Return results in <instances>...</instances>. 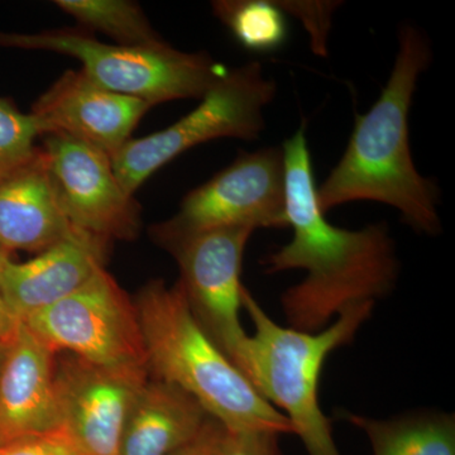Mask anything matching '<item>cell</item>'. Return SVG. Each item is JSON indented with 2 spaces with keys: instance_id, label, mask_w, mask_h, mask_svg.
Listing matches in <instances>:
<instances>
[{
  "instance_id": "6da1fadb",
  "label": "cell",
  "mask_w": 455,
  "mask_h": 455,
  "mask_svg": "<svg viewBox=\"0 0 455 455\" xmlns=\"http://www.w3.org/2000/svg\"><path fill=\"white\" fill-rule=\"evenodd\" d=\"M305 123L283 146L287 226L292 239L260 260L266 274L302 269L307 276L281 295L287 324L316 333L334 316L376 302L395 289L400 262L390 229L383 223L362 229L335 227L317 204Z\"/></svg>"
},
{
  "instance_id": "7a4b0ae2",
  "label": "cell",
  "mask_w": 455,
  "mask_h": 455,
  "mask_svg": "<svg viewBox=\"0 0 455 455\" xmlns=\"http://www.w3.org/2000/svg\"><path fill=\"white\" fill-rule=\"evenodd\" d=\"M397 40L390 77L372 108L355 118L346 152L316 188L317 204L324 214L348 203L386 204L412 229L436 235L442 230L439 188L416 169L409 142L412 99L433 50L416 26H401Z\"/></svg>"
},
{
  "instance_id": "3957f363",
  "label": "cell",
  "mask_w": 455,
  "mask_h": 455,
  "mask_svg": "<svg viewBox=\"0 0 455 455\" xmlns=\"http://www.w3.org/2000/svg\"><path fill=\"white\" fill-rule=\"evenodd\" d=\"M134 304L147 366L156 379L196 398L227 430L293 434L286 416L260 396L204 331L179 281L172 286L163 280L151 281Z\"/></svg>"
},
{
  "instance_id": "277c9868",
  "label": "cell",
  "mask_w": 455,
  "mask_h": 455,
  "mask_svg": "<svg viewBox=\"0 0 455 455\" xmlns=\"http://www.w3.org/2000/svg\"><path fill=\"white\" fill-rule=\"evenodd\" d=\"M242 304L254 333L248 335L236 355V368L260 396L286 416L307 455H341L331 420L320 407V374L329 355L355 339L370 319L374 302L344 310L316 333L277 324L245 287Z\"/></svg>"
},
{
  "instance_id": "5b68a950",
  "label": "cell",
  "mask_w": 455,
  "mask_h": 455,
  "mask_svg": "<svg viewBox=\"0 0 455 455\" xmlns=\"http://www.w3.org/2000/svg\"><path fill=\"white\" fill-rule=\"evenodd\" d=\"M0 46L75 57L92 83L152 107L179 99H202L228 71L208 53L182 52L166 42L154 46L108 44L74 29L0 33Z\"/></svg>"
},
{
  "instance_id": "8992f818",
  "label": "cell",
  "mask_w": 455,
  "mask_h": 455,
  "mask_svg": "<svg viewBox=\"0 0 455 455\" xmlns=\"http://www.w3.org/2000/svg\"><path fill=\"white\" fill-rule=\"evenodd\" d=\"M276 92V83L266 76L260 62L230 68L193 112L164 131L128 140L110 158L114 175L125 193L134 196L152 173L193 147L220 139H259L266 107Z\"/></svg>"
},
{
  "instance_id": "52a82bcc",
  "label": "cell",
  "mask_w": 455,
  "mask_h": 455,
  "mask_svg": "<svg viewBox=\"0 0 455 455\" xmlns=\"http://www.w3.org/2000/svg\"><path fill=\"white\" fill-rule=\"evenodd\" d=\"M22 323L55 355L66 352L103 367L148 370L136 304L106 268Z\"/></svg>"
},
{
  "instance_id": "ba28073f",
  "label": "cell",
  "mask_w": 455,
  "mask_h": 455,
  "mask_svg": "<svg viewBox=\"0 0 455 455\" xmlns=\"http://www.w3.org/2000/svg\"><path fill=\"white\" fill-rule=\"evenodd\" d=\"M229 227L287 228L283 147L238 158L185 196L175 217L152 228L164 248L185 236Z\"/></svg>"
},
{
  "instance_id": "9c48e42d",
  "label": "cell",
  "mask_w": 455,
  "mask_h": 455,
  "mask_svg": "<svg viewBox=\"0 0 455 455\" xmlns=\"http://www.w3.org/2000/svg\"><path fill=\"white\" fill-rule=\"evenodd\" d=\"M254 229L229 227L185 236L167 245L178 260L188 305L197 322L235 363L248 334L241 323L242 262Z\"/></svg>"
},
{
  "instance_id": "30bf717a",
  "label": "cell",
  "mask_w": 455,
  "mask_h": 455,
  "mask_svg": "<svg viewBox=\"0 0 455 455\" xmlns=\"http://www.w3.org/2000/svg\"><path fill=\"white\" fill-rule=\"evenodd\" d=\"M42 148L57 200L75 230L107 243L136 238L140 206L114 175L109 156L65 134H49Z\"/></svg>"
},
{
  "instance_id": "8fae6325",
  "label": "cell",
  "mask_w": 455,
  "mask_h": 455,
  "mask_svg": "<svg viewBox=\"0 0 455 455\" xmlns=\"http://www.w3.org/2000/svg\"><path fill=\"white\" fill-rule=\"evenodd\" d=\"M147 368H113L73 355L56 359L60 420L84 455H119L125 423L148 381Z\"/></svg>"
},
{
  "instance_id": "7c38bea8",
  "label": "cell",
  "mask_w": 455,
  "mask_h": 455,
  "mask_svg": "<svg viewBox=\"0 0 455 455\" xmlns=\"http://www.w3.org/2000/svg\"><path fill=\"white\" fill-rule=\"evenodd\" d=\"M151 104L101 88L83 71H66L33 104L49 134H65L112 156L128 140Z\"/></svg>"
},
{
  "instance_id": "4fadbf2b",
  "label": "cell",
  "mask_w": 455,
  "mask_h": 455,
  "mask_svg": "<svg viewBox=\"0 0 455 455\" xmlns=\"http://www.w3.org/2000/svg\"><path fill=\"white\" fill-rule=\"evenodd\" d=\"M107 242L76 232L37 257L0 262V296L20 322L61 301L104 268Z\"/></svg>"
},
{
  "instance_id": "5bb4252c",
  "label": "cell",
  "mask_w": 455,
  "mask_h": 455,
  "mask_svg": "<svg viewBox=\"0 0 455 455\" xmlns=\"http://www.w3.org/2000/svg\"><path fill=\"white\" fill-rule=\"evenodd\" d=\"M57 427L56 355L20 322L0 368V444Z\"/></svg>"
},
{
  "instance_id": "9a60e30c",
  "label": "cell",
  "mask_w": 455,
  "mask_h": 455,
  "mask_svg": "<svg viewBox=\"0 0 455 455\" xmlns=\"http://www.w3.org/2000/svg\"><path fill=\"white\" fill-rule=\"evenodd\" d=\"M75 230L57 200L44 148L0 184V245L7 252L41 253Z\"/></svg>"
},
{
  "instance_id": "2e32d148",
  "label": "cell",
  "mask_w": 455,
  "mask_h": 455,
  "mask_svg": "<svg viewBox=\"0 0 455 455\" xmlns=\"http://www.w3.org/2000/svg\"><path fill=\"white\" fill-rule=\"evenodd\" d=\"M209 418L187 392L148 379L132 406L119 455L173 454L196 438Z\"/></svg>"
},
{
  "instance_id": "e0dca14e",
  "label": "cell",
  "mask_w": 455,
  "mask_h": 455,
  "mask_svg": "<svg viewBox=\"0 0 455 455\" xmlns=\"http://www.w3.org/2000/svg\"><path fill=\"white\" fill-rule=\"evenodd\" d=\"M363 431L373 455H455V421L451 414L423 412L391 420L343 412Z\"/></svg>"
},
{
  "instance_id": "ac0fdd59",
  "label": "cell",
  "mask_w": 455,
  "mask_h": 455,
  "mask_svg": "<svg viewBox=\"0 0 455 455\" xmlns=\"http://www.w3.org/2000/svg\"><path fill=\"white\" fill-rule=\"evenodd\" d=\"M55 4L80 25L106 33L122 46H154L164 42L137 3L127 0H57Z\"/></svg>"
},
{
  "instance_id": "d6986e66",
  "label": "cell",
  "mask_w": 455,
  "mask_h": 455,
  "mask_svg": "<svg viewBox=\"0 0 455 455\" xmlns=\"http://www.w3.org/2000/svg\"><path fill=\"white\" fill-rule=\"evenodd\" d=\"M212 11L244 49L271 52L286 42V14L276 2L220 0L212 3Z\"/></svg>"
},
{
  "instance_id": "ffe728a7",
  "label": "cell",
  "mask_w": 455,
  "mask_h": 455,
  "mask_svg": "<svg viewBox=\"0 0 455 455\" xmlns=\"http://www.w3.org/2000/svg\"><path fill=\"white\" fill-rule=\"evenodd\" d=\"M41 136H47L44 123L0 98V184L37 156L41 147L36 146V140Z\"/></svg>"
},
{
  "instance_id": "44dd1931",
  "label": "cell",
  "mask_w": 455,
  "mask_h": 455,
  "mask_svg": "<svg viewBox=\"0 0 455 455\" xmlns=\"http://www.w3.org/2000/svg\"><path fill=\"white\" fill-rule=\"evenodd\" d=\"M284 14H290L301 20L310 35L311 49L316 55H328V38L331 32L334 12L339 8V2H276Z\"/></svg>"
},
{
  "instance_id": "7402d4cb",
  "label": "cell",
  "mask_w": 455,
  "mask_h": 455,
  "mask_svg": "<svg viewBox=\"0 0 455 455\" xmlns=\"http://www.w3.org/2000/svg\"><path fill=\"white\" fill-rule=\"evenodd\" d=\"M0 455H84L64 427L0 444Z\"/></svg>"
},
{
  "instance_id": "603a6c76",
  "label": "cell",
  "mask_w": 455,
  "mask_h": 455,
  "mask_svg": "<svg viewBox=\"0 0 455 455\" xmlns=\"http://www.w3.org/2000/svg\"><path fill=\"white\" fill-rule=\"evenodd\" d=\"M281 435L271 431H230L226 429L221 455H283Z\"/></svg>"
},
{
  "instance_id": "cb8c5ba5",
  "label": "cell",
  "mask_w": 455,
  "mask_h": 455,
  "mask_svg": "<svg viewBox=\"0 0 455 455\" xmlns=\"http://www.w3.org/2000/svg\"><path fill=\"white\" fill-rule=\"evenodd\" d=\"M224 435L226 427L211 416L196 438L171 455H221Z\"/></svg>"
},
{
  "instance_id": "d4e9b609",
  "label": "cell",
  "mask_w": 455,
  "mask_h": 455,
  "mask_svg": "<svg viewBox=\"0 0 455 455\" xmlns=\"http://www.w3.org/2000/svg\"><path fill=\"white\" fill-rule=\"evenodd\" d=\"M20 324V320L9 310L7 304L0 296V341L9 344V341L13 339L16 335Z\"/></svg>"
},
{
  "instance_id": "484cf974",
  "label": "cell",
  "mask_w": 455,
  "mask_h": 455,
  "mask_svg": "<svg viewBox=\"0 0 455 455\" xmlns=\"http://www.w3.org/2000/svg\"><path fill=\"white\" fill-rule=\"evenodd\" d=\"M5 352H7V344L0 341V368H2L3 361H4Z\"/></svg>"
},
{
  "instance_id": "4316f807",
  "label": "cell",
  "mask_w": 455,
  "mask_h": 455,
  "mask_svg": "<svg viewBox=\"0 0 455 455\" xmlns=\"http://www.w3.org/2000/svg\"><path fill=\"white\" fill-rule=\"evenodd\" d=\"M8 257H11V253L7 252V251L0 245V262H2L3 259H8Z\"/></svg>"
}]
</instances>
